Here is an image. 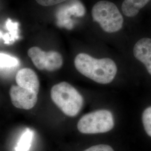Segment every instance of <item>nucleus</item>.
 Wrapping results in <instances>:
<instances>
[{
	"label": "nucleus",
	"mask_w": 151,
	"mask_h": 151,
	"mask_svg": "<svg viewBox=\"0 0 151 151\" xmlns=\"http://www.w3.org/2000/svg\"><path fill=\"white\" fill-rule=\"evenodd\" d=\"M133 54L137 60L145 65L151 75V39L144 38L138 40L134 47Z\"/></svg>",
	"instance_id": "0eeeda50"
},
{
	"label": "nucleus",
	"mask_w": 151,
	"mask_h": 151,
	"mask_svg": "<svg viewBox=\"0 0 151 151\" xmlns=\"http://www.w3.org/2000/svg\"><path fill=\"white\" fill-rule=\"evenodd\" d=\"M74 64L82 75L100 84L111 82L118 70L113 60L108 58L96 59L83 53L77 55Z\"/></svg>",
	"instance_id": "f257e3e1"
},
{
	"label": "nucleus",
	"mask_w": 151,
	"mask_h": 151,
	"mask_svg": "<svg viewBox=\"0 0 151 151\" xmlns=\"http://www.w3.org/2000/svg\"><path fill=\"white\" fill-rule=\"evenodd\" d=\"M92 17L105 32H117L123 25V17L114 4L108 1L97 2L92 9Z\"/></svg>",
	"instance_id": "7ed1b4c3"
},
{
	"label": "nucleus",
	"mask_w": 151,
	"mask_h": 151,
	"mask_svg": "<svg viewBox=\"0 0 151 151\" xmlns=\"http://www.w3.org/2000/svg\"><path fill=\"white\" fill-rule=\"evenodd\" d=\"M50 96L60 110L70 117L76 116L83 107L82 96L67 82H60L52 87Z\"/></svg>",
	"instance_id": "f03ea898"
},
{
	"label": "nucleus",
	"mask_w": 151,
	"mask_h": 151,
	"mask_svg": "<svg viewBox=\"0 0 151 151\" xmlns=\"http://www.w3.org/2000/svg\"><path fill=\"white\" fill-rule=\"evenodd\" d=\"M10 96L13 105L24 110H30L34 108L38 101V93L19 85L11 87Z\"/></svg>",
	"instance_id": "39448f33"
},
{
	"label": "nucleus",
	"mask_w": 151,
	"mask_h": 151,
	"mask_svg": "<svg viewBox=\"0 0 151 151\" xmlns=\"http://www.w3.org/2000/svg\"><path fill=\"white\" fill-rule=\"evenodd\" d=\"M38 4L43 6L55 5L67 0H35Z\"/></svg>",
	"instance_id": "dca6fc26"
},
{
	"label": "nucleus",
	"mask_w": 151,
	"mask_h": 151,
	"mask_svg": "<svg viewBox=\"0 0 151 151\" xmlns=\"http://www.w3.org/2000/svg\"><path fill=\"white\" fill-rule=\"evenodd\" d=\"M114 119L107 110H99L83 115L78 122L77 129L83 134L106 133L113 128Z\"/></svg>",
	"instance_id": "20e7f679"
},
{
	"label": "nucleus",
	"mask_w": 151,
	"mask_h": 151,
	"mask_svg": "<svg viewBox=\"0 0 151 151\" xmlns=\"http://www.w3.org/2000/svg\"><path fill=\"white\" fill-rule=\"evenodd\" d=\"M83 151H114L111 146L106 145H99L92 146Z\"/></svg>",
	"instance_id": "2eb2a0df"
},
{
	"label": "nucleus",
	"mask_w": 151,
	"mask_h": 151,
	"mask_svg": "<svg viewBox=\"0 0 151 151\" xmlns=\"http://www.w3.org/2000/svg\"><path fill=\"white\" fill-rule=\"evenodd\" d=\"M20 64L19 60L14 57L8 54L0 53V66L1 70L4 69H11L17 67Z\"/></svg>",
	"instance_id": "f8f14e48"
},
{
	"label": "nucleus",
	"mask_w": 151,
	"mask_h": 151,
	"mask_svg": "<svg viewBox=\"0 0 151 151\" xmlns=\"http://www.w3.org/2000/svg\"><path fill=\"white\" fill-rule=\"evenodd\" d=\"M18 27V24L17 22L13 23L10 19H8L6 22V27L9 31V33L5 35L1 34V37L5 40V43L9 44V42H14L16 39L19 38L18 34L17 33V30Z\"/></svg>",
	"instance_id": "ddd939ff"
},
{
	"label": "nucleus",
	"mask_w": 151,
	"mask_h": 151,
	"mask_svg": "<svg viewBox=\"0 0 151 151\" xmlns=\"http://www.w3.org/2000/svg\"><path fill=\"white\" fill-rule=\"evenodd\" d=\"M27 55L38 70H45L46 52L42 50L38 47H33L28 50Z\"/></svg>",
	"instance_id": "9d476101"
},
{
	"label": "nucleus",
	"mask_w": 151,
	"mask_h": 151,
	"mask_svg": "<svg viewBox=\"0 0 151 151\" xmlns=\"http://www.w3.org/2000/svg\"><path fill=\"white\" fill-rule=\"evenodd\" d=\"M16 82L19 86L32 90L38 93L40 83L38 76L34 70L24 68L19 70L16 73Z\"/></svg>",
	"instance_id": "423d86ee"
},
{
	"label": "nucleus",
	"mask_w": 151,
	"mask_h": 151,
	"mask_svg": "<svg viewBox=\"0 0 151 151\" xmlns=\"http://www.w3.org/2000/svg\"><path fill=\"white\" fill-rule=\"evenodd\" d=\"M34 132L32 130L27 128L22 134L18 140L15 151H29L32 143Z\"/></svg>",
	"instance_id": "9b49d317"
},
{
	"label": "nucleus",
	"mask_w": 151,
	"mask_h": 151,
	"mask_svg": "<svg viewBox=\"0 0 151 151\" xmlns=\"http://www.w3.org/2000/svg\"><path fill=\"white\" fill-rule=\"evenodd\" d=\"M63 63V57L60 53L53 50L46 52L45 70L49 72L58 70L62 67Z\"/></svg>",
	"instance_id": "1a4fd4ad"
},
{
	"label": "nucleus",
	"mask_w": 151,
	"mask_h": 151,
	"mask_svg": "<svg viewBox=\"0 0 151 151\" xmlns=\"http://www.w3.org/2000/svg\"><path fill=\"white\" fill-rule=\"evenodd\" d=\"M142 123L147 134L151 137V106L146 109L142 114Z\"/></svg>",
	"instance_id": "4468645a"
},
{
	"label": "nucleus",
	"mask_w": 151,
	"mask_h": 151,
	"mask_svg": "<svg viewBox=\"0 0 151 151\" xmlns=\"http://www.w3.org/2000/svg\"><path fill=\"white\" fill-rule=\"evenodd\" d=\"M150 0H124L122 4V10L127 17L136 16L140 9L143 8Z\"/></svg>",
	"instance_id": "6e6552de"
}]
</instances>
